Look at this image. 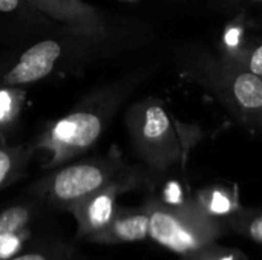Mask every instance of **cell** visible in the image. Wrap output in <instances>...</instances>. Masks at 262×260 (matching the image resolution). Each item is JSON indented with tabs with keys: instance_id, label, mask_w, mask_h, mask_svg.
Instances as JSON below:
<instances>
[{
	"instance_id": "3",
	"label": "cell",
	"mask_w": 262,
	"mask_h": 260,
	"mask_svg": "<svg viewBox=\"0 0 262 260\" xmlns=\"http://www.w3.org/2000/svg\"><path fill=\"white\" fill-rule=\"evenodd\" d=\"M126 127L137 155L155 172L184 162L201 139L198 127L173 118L157 98L132 104L126 112Z\"/></svg>"
},
{
	"instance_id": "2",
	"label": "cell",
	"mask_w": 262,
	"mask_h": 260,
	"mask_svg": "<svg viewBox=\"0 0 262 260\" xmlns=\"http://www.w3.org/2000/svg\"><path fill=\"white\" fill-rule=\"evenodd\" d=\"M132 86L130 78L101 86L81 98L68 113L46 123L29 143L34 153L43 156L41 167L52 170L91 150L106 132Z\"/></svg>"
},
{
	"instance_id": "8",
	"label": "cell",
	"mask_w": 262,
	"mask_h": 260,
	"mask_svg": "<svg viewBox=\"0 0 262 260\" xmlns=\"http://www.w3.org/2000/svg\"><path fill=\"white\" fill-rule=\"evenodd\" d=\"M216 86L226 103L247 123L262 120V78L239 63H226L218 70Z\"/></svg>"
},
{
	"instance_id": "13",
	"label": "cell",
	"mask_w": 262,
	"mask_h": 260,
	"mask_svg": "<svg viewBox=\"0 0 262 260\" xmlns=\"http://www.w3.org/2000/svg\"><path fill=\"white\" fill-rule=\"evenodd\" d=\"M26 101V89H0V144H9L8 138L18 126Z\"/></svg>"
},
{
	"instance_id": "7",
	"label": "cell",
	"mask_w": 262,
	"mask_h": 260,
	"mask_svg": "<svg viewBox=\"0 0 262 260\" xmlns=\"http://www.w3.org/2000/svg\"><path fill=\"white\" fill-rule=\"evenodd\" d=\"M63 25L41 14L28 0H0V49L26 43Z\"/></svg>"
},
{
	"instance_id": "9",
	"label": "cell",
	"mask_w": 262,
	"mask_h": 260,
	"mask_svg": "<svg viewBox=\"0 0 262 260\" xmlns=\"http://www.w3.org/2000/svg\"><path fill=\"white\" fill-rule=\"evenodd\" d=\"M41 14L75 31L92 35H112V26L103 11L84 0H28Z\"/></svg>"
},
{
	"instance_id": "16",
	"label": "cell",
	"mask_w": 262,
	"mask_h": 260,
	"mask_svg": "<svg viewBox=\"0 0 262 260\" xmlns=\"http://www.w3.org/2000/svg\"><path fill=\"white\" fill-rule=\"evenodd\" d=\"M181 260H249L247 256L238 250V248H230V247H223L218 245L216 242L193 253L189 256L181 257Z\"/></svg>"
},
{
	"instance_id": "17",
	"label": "cell",
	"mask_w": 262,
	"mask_h": 260,
	"mask_svg": "<svg viewBox=\"0 0 262 260\" xmlns=\"http://www.w3.org/2000/svg\"><path fill=\"white\" fill-rule=\"evenodd\" d=\"M6 260H71V251L64 247H46L28 253L15 254Z\"/></svg>"
},
{
	"instance_id": "4",
	"label": "cell",
	"mask_w": 262,
	"mask_h": 260,
	"mask_svg": "<svg viewBox=\"0 0 262 260\" xmlns=\"http://www.w3.org/2000/svg\"><path fill=\"white\" fill-rule=\"evenodd\" d=\"M130 176H135V172L120 158H89L52 169L29 185L28 196L40 201L43 205L68 211L86 196Z\"/></svg>"
},
{
	"instance_id": "6",
	"label": "cell",
	"mask_w": 262,
	"mask_h": 260,
	"mask_svg": "<svg viewBox=\"0 0 262 260\" xmlns=\"http://www.w3.org/2000/svg\"><path fill=\"white\" fill-rule=\"evenodd\" d=\"M135 184L137 175L115 181L74 204L68 211L74 216L77 222L78 238L91 239L92 236L103 231L112 222L120 208L118 196L135 187Z\"/></svg>"
},
{
	"instance_id": "14",
	"label": "cell",
	"mask_w": 262,
	"mask_h": 260,
	"mask_svg": "<svg viewBox=\"0 0 262 260\" xmlns=\"http://www.w3.org/2000/svg\"><path fill=\"white\" fill-rule=\"evenodd\" d=\"M193 199L210 216H213L216 219H221V221L223 219L226 221L229 216H232L233 213H236L238 210L243 208L239 205L235 193L229 192L227 188H220V187L203 190Z\"/></svg>"
},
{
	"instance_id": "5",
	"label": "cell",
	"mask_w": 262,
	"mask_h": 260,
	"mask_svg": "<svg viewBox=\"0 0 262 260\" xmlns=\"http://www.w3.org/2000/svg\"><path fill=\"white\" fill-rule=\"evenodd\" d=\"M146 207L150 218L149 239L180 257L215 244L226 231V224L210 216L195 199L170 204L152 198Z\"/></svg>"
},
{
	"instance_id": "1",
	"label": "cell",
	"mask_w": 262,
	"mask_h": 260,
	"mask_svg": "<svg viewBox=\"0 0 262 260\" xmlns=\"http://www.w3.org/2000/svg\"><path fill=\"white\" fill-rule=\"evenodd\" d=\"M117 49L112 35H92L63 26L26 43L0 49V89H28L46 80L83 72Z\"/></svg>"
},
{
	"instance_id": "15",
	"label": "cell",
	"mask_w": 262,
	"mask_h": 260,
	"mask_svg": "<svg viewBox=\"0 0 262 260\" xmlns=\"http://www.w3.org/2000/svg\"><path fill=\"white\" fill-rule=\"evenodd\" d=\"M224 224L230 227L233 231L262 245V208L259 210L241 208L232 216H229L224 221Z\"/></svg>"
},
{
	"instance_id": "12",
	"label": "cell",
	"mask_w": 262,
	"mask_h": 260,
	"mask_svg": "<svg viewBox=\"0 0 262 260\" xmlns=\"http://www.w3.org/2000/svg\"><path fill=\"white\" fill-rule=\"evenodd\" d=\"M41 205L43 204L40 201L29 196V199L12 204L6 207L5 210H2L0 211V238L23 234L31 225V222L37 218Z\"/></svg>"
},
{
	"instance_id": "11",
	"label": "cell",
	"mask_w": 262,
	"mask_h": 260,
	"mask_svg": "<svg viewBox=\"0 0 262 260\" xmlns=\"http://www.w3.org/2000/svg\"><path fill=\"white\" fill-rule=\"evenodd\" d=\"M34 155L29 144H0V190L25 176Z\"/></svg>"
},
{
	"instance_id": "18",
	"label": "cell",
	"mask_w": 262,
	"mask_h": 260,
	"mask_svg": "<svg viewBox=\"0 0 262 260\" xmlns=\"http://www.w3.org/2000/svg\"><path fill=\"white\" fill-rule=\"evenodd\" d=\"M238 63L247 70H250L252 74L262 78V43L258 44L255 49H252L249 54H246L243 61H238Z\"/></svg>"
},
{
	"instance_id": "10",
	"label": "cell",
	"mask_w": 262,
	"mask_h": 260,
	"mask_svg": "<svg viewBox=\"0 0 262 260\" xmlns=\"http://www.w3.org/2000/svg\"><path fill=\"white\" fill-rule=\"evenodd\" d=\"M150 218L147 207L141 208H118L112 222L98 234L88 239L94 244L118 245L135 244L149 239Z\"/></svg>"
},
{
	"instance_id": "19",
	"label": "cell",
	"mask_w": 262,
	"mask_h": 260,
	"mask_svg": "<svg viewBox=\"0 0 262 260\" xmlns=\"http://www.w3.org/2000/svg\"><path fill=\"white\" fill-rule=\"evenodd\" d=\"M252 2H262V0H252Z\"/></svg>"
}]
</instances>
